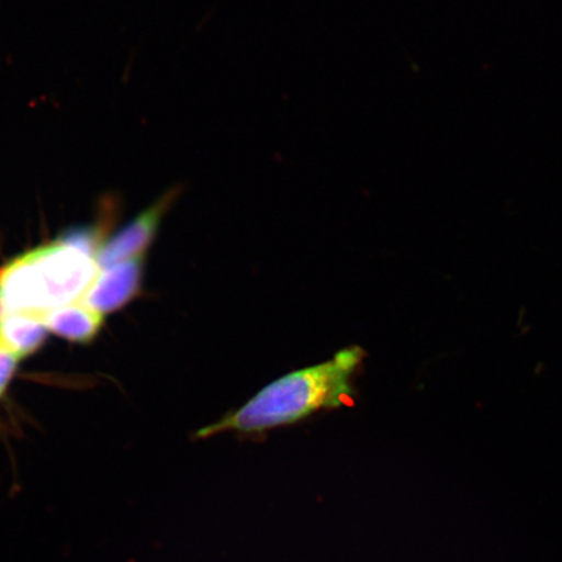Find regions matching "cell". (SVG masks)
<instances>
[{"label":"cell","instance_id":"cell-1","mask_svg":"<svg viewBox=\"0 0 562 562\" xmlns=\"http://www.w3.org/2000/svg\"><path fill=\"white\" fill-rule=\"evenodd\" d=\"M364 350L344 348L329 360L290 372L256 393L249 402L195 432L196 439L221 434L261 437L293 426L316 413L341 409L353 404L355 379L362 368Z\"/></svg>","mask_w":562,"mask_h":562},{"label":"cell","instance_id":"cell-2","mask_svg":"<svg viewBox=\"0 0 562 562\" xmlns=\"http://www.w3.org/2000/svg\"><path fill=\"white\" fill-rule=\"evenodd\" d=\"M98 272L94 258L59 238L0 267V300L9 314L38 315L79 301Z\"/></svg>","mask_w":562,"mask_h":562},{"label":"cell","instance_id":"cell-3","mask_svg":"<svg viewBox=\"0 0 562 562\" xmlns=\"http://www.w3.org/2000/svg\"><path fill=\"white\" fill-rule=\"evenodd\" d=\"M182 188L176 186L160 195L159 199L140 213L121 232L104 243L95 258L100 271L108 270L128 259L146 256L147 249L158 235L161 222L175 203L178 202Z\"/></svg>","mask_w":562,"mask_h":562},{"label":"cell","instance_id":"cell-4","mask_svg":"<svg viewBox=\"0 0 562 562\" xmlns=\"http://www.w3.org/2000/svg\"><path fill=\"white\" fill-rule=\"evenodd\" d=\"M145 257L139 256L97 273L79 300L98 314L114 313L135 299L143 284Z\"/></svg>","mask_w":562,"mask_h":562},{"label":"cell","instance_id":"cell-5","mask_svg":"<svg viewBox=\"0 0 562 562\" xmlns=\"http://www.w3.org/2000/svg\"><path fill=\"white\" fill-rule=\"evenodd\" d=\"M48 331L72 342L89 344L95 339L103 326L101 314L90 311L80 301L35 315Z\"/></svg>","mask_w":562,"mask_h":562},{"label":"cell","instance_id":"cell-6","mask_svg":"<svg viewBox=\"0 0 562 562\" xmlns=\"http://www.w3.org/2000/svg\"><path fill=\"white\" fill-rule=\"evenodd\" d=\"M47 334L44 323L32 314L11 313L0 322V341L20 360L37 351Z\"/></svg>","mask_w":562,"mask_h":562},{"label":"cell","instance_id":"cell-7","mask_svg":"<svg viewBox=\"0 0 562 562\" xmlns=\"http://www.w3.org/2000/svg\"><path fill=\"white\" fill-rule=\"evenodd\" d=\"M20 358L0 341V396L9 386L13 374L18 369Z\"/></svg>","mask_w":562,"mask_h":562}]
</instances>
